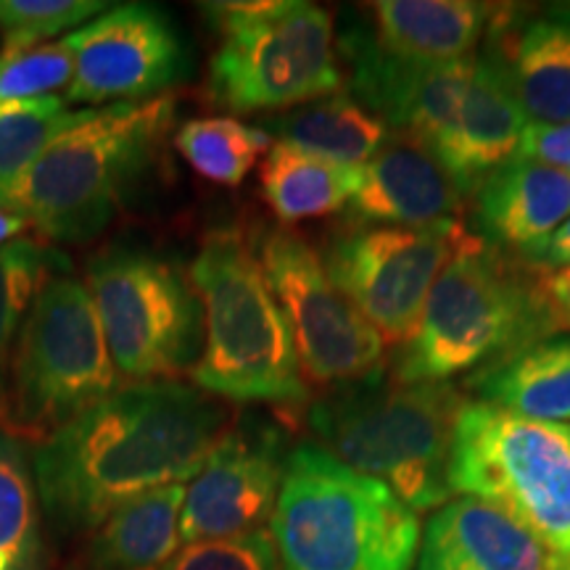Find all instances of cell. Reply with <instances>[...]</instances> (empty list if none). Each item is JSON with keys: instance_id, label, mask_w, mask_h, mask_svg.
I'll use <instances>...</instances> for the list:
<instances>
[{"instance_id": "obj_1", "label": "cell", "mask_w": 570, "mask_h": 570, "mask_svg": "<svg viewBox=\"0 0 570 570\" xmlns=\"http://www.w3.org/2000/svg\"><path fill=\"white\" fill-rule=\"evenodd\" d=\"M227 428L225 404L180 381L119 386L35 446L42 515L59 537L96 531L119 504L194 481Z\"/></svg>"}, {"instance_id": "obj_2", "label": "cell", "mask_w": 570, "mask_h": 570, "mask_svg": "<svg viewBox=\"0 0 570 570\" xmlns=\"http://www.w3.org/2000/svg\"><path fill=\"white\" fill-rule=\"evenodd\" d=\"M558 331L537 265H518L470 233L433 285L417 333L399 348L391 377L446 383L468 370L502 365Z\"/></svg>"}, {"instance_id": "obj_3", "label": "cell", "mask_w": 570, "mask_h": 570, "mask_svg": "<svg viewBox=\"0 0 570 570\" xmlns=\"http://www.w3.org/2000/svg\"><path fill=\"white\" fill-rule=\"evenodd\" d=\"M468 399L452 383H399L386 373L331 389L306 412L317 446L386 483L412 512L449 502L454 423Z\"/></svg>"}, {"instance_id": "obj_4", "label": "cell", "mask_w": 570, "mask_h": 570, "mask_svg": "<svg viewBox=\"0 0 570 570\" xmlns=\"http://www.w3.org/2000/svg\"><path fill=\"white\" fill-rule=\"evenodd\" d=\"M175 119V96L88 109L46 148L3 209L56 244L96 238L159 156Z\"/></svg>"}, {"instance_id": "obj_5", "label": "cell", "mask_w": 570, "mask_h": 570, "mask_svg": "<svg viewBox=\"0 0 570 570\" xmlns=\"http://www.w3.org/2000/svg\"><path fill=\"white\" fill-rule=\"evenodd\" d=\"M269 533L283 570H412L420 550L415 512L317 444L285 460Z\"/></svg>"}, {"instance_id": "obj_6", "label": "cell", "mask_w": 570, "mask_h": 570, "mask_svg": "<svg viewBox=\"0 0 570 570\" xmlns=\"http://www.w3.org/2000/svg\"><path fill=\"white\" fill-rule=\"evenodd\" d=\"M204 312L196 386L230 402L302 404L309 396L294 338L254 246L235 227L206 235L190 265Z\"/></svg>"}, {"instance_id": "obj_7", "label": "cell", "mask_w": 570, "mask_h": 570, "mask_svg": "<svg viewBox=\"0 0 570 570\" xmlns=\"http://www.w3.org/2000/svg\"><path fill=\"white\" fill-rule=\"evenodd\" d=\"M219 35L206 96L233 114L288 111L333 96L344 85L336 27L306 0L204 3Z\"/></svg>"}, {"instance_id": "obj_8", "label": "cell", "mask_w": 570, "mask_h": 570, "mask_svg": "<svg viewBox=\"0 0 570 570\" xmlns=\"http://www.w3.org/2000/svg\"><path fill=\"white\" fill-rule=\"evenodd\" d=\"M449 489L502 510L570 560V425L465 402L454 423Z\"/></svg>"}, {"instance_id": "obj_9", "label": "cell", "mask_w": 570, "mask_h": 570, "mask_svg": "<svg viewBox=\"0 0 570 570\" xmlns=\"http://www.w3.org/2000/svg\"><path fill=\"white\" fill-rule=\"evenodd\" d=\"M117 389L119 370L88 285L53 275L13 346L0 428L40 444Z\"/></svg>"}, {"instance_id": "obj_10", "label": "cell", "mask_w": 570, "mask_h": 570, "mask_svg": "<svg viewBox=\"0 0 570 570\" xmlns=\"http://www.w3.org/2000/svg\"><path fill=\"white\" fill-rule=\"evenodd\" d=\"M92 304L119 375L173 381L202 348V302L183 269L146 248L117 246L88 265Z\"/></svg>"}, {"instance_id": "obj_11", "label": "cell", "mask_w": 570, "mask_h": 570, "mask_svg": "<svg viewBox=\"0 0 570 570\" xmlns=\"http://www.w3.org/2000/svg\"><path fill=\"white\" fill-rule=\"evenodd\" d=\"M259 262L294 338L302 375L315 386L338 389L386 373V344L325 273L302 235L273 230Z\"/></svg>"}, {"instance_id": "obj_12", "label": "cell", "mask_w": 570, "mask_h": 570, "mask_svg": "<svg viewBox=\"0 0 570 570\" xmlns=\"http://www.w3.org/2000/svg\"><path fill=\"white\" fill-rule=\"evenodd\" d=\"M468 235L460 219L431 227H365L333 240L323 265L383 344L402 348L417 333L433 285Z\"/></svg>"}, {"instance_id": "obj_13", "label": "cell", "mask_w": 570, "mask_h": 570, "mask_svg": "<svg viewBox=\"0 0 570 570\" xmlns=\"http://www.w3.org/2000/svg\"><path fill=\"white\" fill-rule=\"evenodd\" d=\"M75 75L63 101L80 106L140 104L167 96L188 75V48L161 9L122 3L67 35Z\"/></svg>"}, {"instance_id": "obj_14", "label": "cell", "mask_w": 570, "mask_h": 570, "mask_svg": "<svg viewBox=\"0 0 570 570\" xmlns=\"http://www.w3.org/2000/svg\"><path fill=\"white\" fill-rule=\"evenodd\" d=\"M283 436L262 420H240L214 444L204 468L185 489L183 544L235 539L273 520L285 473Z\"/></svg>"}, {"instance_id": "obj_15", "label": "cell", "mask_w": 570, "mask_h": 570, "mask_svg": "<svg viewBox=\"0 0 570 570\" xmlns=\"http://www.w3.org/2000/svg\"><path fill=\"white\" fill-rule=\"evenodd\" d=\"M338 48L352 67V96L391 132L425 142L439 156L458 122L475 56L444 63L407 61L383 51L370 27H346Z\"/></svg>"}, {"instance_id": "obj_16", "label": "cell", "mask_w": 570, "mask_h": 570, "mask_svg": "<svg viewBox=\"0 0 570 570\" xmlns=\"http://www.w3.org/2000/svg\"><path fill=\"white\" fill-rule=\"evenodd\" d=\"M462 196L458 180L425 142L394 132L360 167L348 212L362 225L431 227L458 219Z\"/></svg>"}, {"instance_id": "obj_17", "label": "cell", "mask_w": 570, "mask_h": 570, "mask_svg": "<svg viewBox=\"0 0 570 570\" xmlns=\"http://www.w3.org/2000/svg\"><path fill=\"white\" fill-rule=\"evenodd\" d=\"M560 560L502 510L460 497L428 518L417 570H554Z\"/></svg>"}, {"instance_id": "obj_18", "label": "cell", "mask_w": 570, "mask_h": 570, "mask_svg": "<svg viewBox=\"0 0 570 570\" xmlns=\"http://www.w3.org/2000/svg\"><path fill=\"white\" fill-rule=\"evenodd\" d=\"M570 217V173L512 156L483 177L473 204L479 238L529 256Z\"/></svg>"}, {"instance_id": "obj_19", "label": "cell", "mask_w": 570, "mask_h": 570, "mask_svg": "<svg viewBox=\"0 0 570 570\" xmlns=\"http://www.w3.org/2000/svg\"><path fill=\"white\" fill-rule=\"evenodd\" d=\"M529 117L510 88L508 71L491 51L475 56V69L462 98L454 130L439 159L458 180L462 194L479 188L483 177L518 154Z\"/></svg>"}, {"instance_id": "obj_20", "label": "cell", "mask_w": 570, "mask_h": 570, "mask_svg": "<svg viewBox=\"0 0 570 570\" xmlns=\"http://www.w3.org/2000/svg\"><path fill=\"white\" fill-rule=\"evenodd\" d=\"M491 32L504 40L491 46L508 71L510 88L529 122H570V13L554 11L520 27H508L504 11L497 13Z\"/></svg>"}, {"instance_id": "obj_21", "label": "cell", "mask_w": 570, "mask_h": 570, "mask_svg": "<svg viewBox=\"0 0 570 570\" xmlns=\"http://www.w3.org/2000/svg\"><path fill=\"white\" fill-rule=\"evenodd\" d=\"M373 38L383 51L407 61L444 63L473 56L497 17L473 0H381L370 3Z\"/></svg>"}, {"instance_id": "obj_22", "label": "cell", "mask_w": 570, "mask_h": 570, "mask_svg": "<svg viewBox=\"0 0 570 570\" xmlns=\"http://www.w3.org/2000/svg\"><path fill=\"white\" fill-rule=\"evenodd\" d=\"M185 483H173L119 504L92 531L88 570H164L180 552Z\"/></svg>"}, {"instance_id": "obj_23", "label": "cell", "mask_w": 570, "mask_h": 570, "mask_svg": "<svg viewBox=\"0 0 570 570\" xmlns=\"http://www.w3.org/2000/svg\"><path fill=\"white\" fill-rule=\"evenodd\" d=\"M481 402L539 423L570 420V338H547L470 377Z\"/></svg>"}, {"instance_id": "obj_24", "label": "cell", "mask_w": 570, "mask_h": 570, "mask_svg": "<svg viewBox=\"0 0 570 570\" xmlns=\"http://www.w3.org/2000/svg\"><path fill=\"white\" fill-rule=\"evenodd\" d=\"M262 130L273 138L323 156V159L362 167L391 140V127L360 106L352 96H327L296 106L281 117H267Z\"/></svg>"}, {"instance_id": "obj_25", "label": "cell", "mask_w": 570, "mask_h": 570, "mask_svg": "<svg viewBox=\"0 0 570 570\" xmlns=\"http://www.w3.org/2000/svg\"><path fill=\"white\" fill-rule=\"evenodd\" d=\"M360 167L275 140L262 161V196L281 223L327 217L352 202Z\"/></svg>"}, {"instance_id": "obj_26", "label": "cell", "mask_w": 570, "mask_h": 570, "mask_svg": "<svg viewBox=\"0 0 570 570\" xmlns=\"http://www.w3.org/2000/svg\"><path fill=\"white\" fill-rule=\"evenodd\" d=\"M42 518L32 458L0 428V570H46Z\"/></svg>"}, {"instance_id": "obj_27", "label": "cell", "mask_w": 570, "mask_h": 570, "mask_svg": "<svg viewBox=\"0 0 570 570\" xmlns=\"http://www.w3.org/2000/svg\"><path fill=\"white\" fill-rule=\"evenodd\" d=\"M175 148L206 180L238 188L259 156L273 148V135L233 117L190 119L175 132Z\"/></svg>"}, {"instance_id": "obj_28", "label": "cell", "mask_w": 570, "mask_h": 570, "mask_svg": "<svg viewBox=\"0 0 570 570\" xmlns=\"http://www.w3.org/2000/svg\"><path fill=\"white\" fill-rule=\"evenodd\" d=\"M85 111H69L59 96L0 106V209L46 148L80 122Z\"/></svg>"}, {"instance_id": "obj_29", "label": "cell", "mask_w": 570, "mask_h": 570, "mask_svg": "<svg viewBox=\"0 0 570 570\" xmlns=\"http://www.w3.org/2000/svg\"><path fill=\"white\" fill-rule=\"evenodd\" d=\"M59 265V254L40 246L35 238H13L0 246V425L19 331L42 285L51 281Z\"/></svg>"}, {"instance_id": "obj_30", "label": "cell", "mask_w": 570, "mask_h": 570, "mask_svg": "<svg viewBox=\"0 0 570 570\" xmlns=\"http://www.w3.org/2000/svg\"><path fill=\"white\" fill-rule=\"evenodd\" d=\"M109 11L101 0H0V59H11Z\"/></svg>"}, {"instance_id": "obj_31", "label": "cell", "mask_w": 570, "mask_h": 570, "mask_svg": "<svg viewBox=\"0 0 570 570\" xmlns=\"http://www.w3.org/2000/svg\"><path fill=\"white\" fill-rule=\"evenodd\" d=\"M75 75V51L69 40L46 42L11 59H0V106L46 98L69 88Z\"/></svg>"}, {"instance_id": "obj_32", "label": "cell", "mask_w": 570, "mask_h": 570, "mask_svg": "<svg viewBox=\"0 0 570 570\" xmlns=\"http://www.w3.org/2000/svg\"><path fill=\"white\" fill-rule=\"evenodd\" d=\"M164 570H283V566L273 533L259 529L246 537L185 544Z\"/></svg>"}, {"instance_id": "obj_33", "label": "cell", "mask_w": 570, "mask_h": 570, "mask_svg": "<svg viewBox=\"0 0 570 570\" xmlns=\"http://www.w3.org/2000/svg\"><path fill=\"white\" fill-rule=\"evenodd\" d=\"M520 159L550 164V167L570 173V122L566 125H537L529 122L520 138Z\"/></svg>"}, {"instance_id": "obj_34", "label": "cell", "mask_w": 570, "mask_h": 570, "mask_svg": "<svg viewBox=\"0 0 570 570\" xmlns=\"http://www.w3.org/2000/svg\"><path fill=\"white\" fill-rule=\"evenodd\" d=\"M537 275L541 294H544L547 304H550L560 331H570V267H537Z\"/></svg>"}, {"instance_id": "obj_35", "label": "cell", "mask_w": 570, "mask_h": 570, "mask_svg": "<svg viewBox=\"0 0 570 570\" xmlns=\"http://www.w3.org/2000/svg\"><path fill=\"white\" fill-rule=\"evenodd\" d=\"M525 259H531V265L547 269L570 267V217L544 240V244L533 248Z\"/></svg>"}, {"instance_id": "obj_36", "label": "cell", "mask_w": 570, "mask_h": 570, "mask_svg": "<svg viewBox=\"0 0 570 570\" xmlns=\"http://www.w3.org/2000/svg\"><path fill=\"white\" fill-rule=\"evenodd\" d=\"M554 570H570V560H560V566Z\"/></svg>"}]
</instances>
